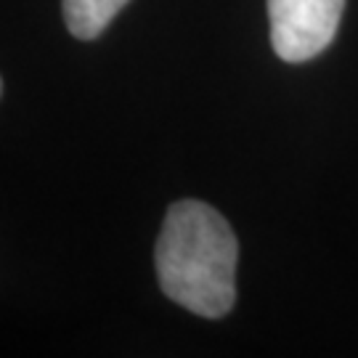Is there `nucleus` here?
<instances>
[{"mask_svg":"<svg viewBox=\"0 0 358 358\" xmlns=\"http://www.w3.org/2000/svg\"><path fill=\"white\" fill-rule=\"evenodd\" d=\"M236 255L226 217L205 202L180 199L167 210L157 242L159 287L196 316L220 319L236 300Z\"/></svg>","mask_w":358,"mask_h":358,"instance_id":"nucleus-1","label":"nucleus"},{"mask_svg":"<svg viewBox=\"0 0 358 358\" xmlns=\"http://www.w3.org/2000/svg\"><path fill=\"white\" fill-rule=\"evenodd\" d=\"M345 0H268L273 51L284 62L319 56L337 35Z\"/></svg>","mask_w":358,"mask_h":358,"instance_id":"nucleus-2","label":"nucleus"},{"mask_svg":"<svg viewBox=\"0 0 358 358\" xmlns=\"http://www.w3.org/2000/svg\"><path fill=\"white\" fill-rule=\"evenodd\" d=\"M128 0H62L66 29L80 40L99 38Z\"/></svg>","mask_w":358,"mask_h":358,"instance_id":"nucleus-3","label":"nucleus"},{"mask_svg":"<svg viewBox=\"0 0 358 358\" xmlns=\"http://www.w3.org/2000/svg\"><path fill=\"white\" fill-rule=\"evenodd\" d=\"M0 90H3V83H0Z\"/></svg>","mask_w":358,"mask_h":358,"instance_id":"nucleus-4","label":"nucleus"}]
</instances>
